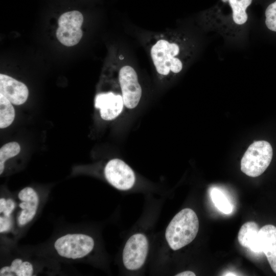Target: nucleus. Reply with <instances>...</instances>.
<instances>
[{"label":"nucleus","mask_w":276,"mask_h":276,"mask_svg":"<svg viewBox=\"0 0 276 276\" xmlns=\"http://www.w3.org/2000/svg\"><path fill=\"white\" fill-rule=\"evenodd\" d=\"M124 105L122 96L112 92L98 94L95 106L99 109L101 117L105 120H112L122 111Z\"/></svg>","instance_id":"obj_10"},{"label":"nucleus","mask_w":276,"mask_h":276,"mask_svg":"<svg viewBox=\"0 0 276 276\" xmlns=\"http://www.w3.org/2000/svg\"><path fill=\"white\" fill-rule=\"evenodd\" d=\"M272 155L269 143L265 141L255 142L248 147L242 158L241 170L250 177L259 176L270 165Z\"/></svg>","instance_id":"obj_3"},{"label":"nucleus","mask_w":276,"mask_h":276,"mask_svg":"<svg viewBox=\"0 0 276 276\" xmlns=\"http://www.w3.org/2000/svg\"><path fill=\"white\" fill-rule=\"evenodd\" d=\"M12 223L11 217L4 216L0 217V233H3L9 231L12 226Z\"/></svg>","instance_id":"obj_21"},{"label":"nucleus","mask_w":276,"mask_h":276,"mask_svg":"<svg viewBox=\"0 0 276 276\" xmlns=\"http://www.w3.org/2000/svg\"><path fill=\"white\" fill-rule=\"evenodd\" d=\"M265 15L266 27L270 30L276 32V1L268 5Z\"/></svg>","instance_id":"obj_19"},{"label":"nucleus","mask_w":276,"mask_h":276,"mask_svg":"<svg viewBox=\"0 0 276 276\" xmlns=\"http://www.w3.org/2000/svg\"><path fill=\"white\" fill-rule=\"evenodd\" d=\"M15 118V110L10 101L0 94V128L10 126Z\"/></svg>","instance_id":"obj_16"},{"label":"nucleus","mask_w":276,"mask_h":276,"mask_svg":"<svg viewBox=\"0 0 276 276\" xmlns=\"http://www.w3.org/2000/svg\"><path fill=\"white\" fill-rule=\"evenodd\" d=\"M15 207V203L13 199L11 198L6 199L4 198L0 199V213L3 214V216L11 217Z\"/></svg>","instance_id":"obj_20"},{"label":"nucleus","mask_w":276,"mask_h":276,"mask_svg":"<svg viewBox=\"0 0 276 276\" xmlns=\"http://www.w3.org/2000/svg\"><path fill=\"white\" fill-rule=\"evenodd\" d=\"M210 196L214 205L220 212L225 214L233 212V205L220 190L213 188L210 192Z\"/></svg>","instance_id":"obj_17"},{"label":"nucleus","mask_w":276,"mask_h":276,"mask_svg":"<svg viewBox=\"0 0 276 276\" xmlns=\"http://www.w3.org/2000/svg\"><path fill=\"white\" fill-rule=\"evenodd\" d=\"M94 241L90 236L83 234H68L58 238L54 248L62 257L77 259L89 254L94 247Z\"/></svg>","instance_id":"obj_4"},{"label":"nucleus","mask_w":276,"mask_h":276,"mask_svg":"<svg viewBox=\"0 0 276 276\" xmlns=\"http://www.w3.org/2000/svg\"><path fill=\"white\" fill-rule=\"evenodd\" d=\"M252 252H264L272 270L276 273V227L272 224L260 229Z\"/></svg>","instance_id":"obj_9"},{"label":"nucleus","mask_w":276,"mask_h":276,"mask_svg":"<svg viewBox=\"0 0 276 276\" xmlns=\"http://www.w3.org/2000/svg\"><path fill=\"white\" fill-rule=\"evenodd\" d=\"M259 230V226L255 222L249 221L243 224L238 235L240 244L252 251Z\"/></svg>","instance_id":"obj_13"},{"label":"nucleus","mask_w":276,"mask_h":276,"mask_svg":"<svg viewBox=\"0 0 276 276\" xmlns=\"http://www.w3.org/2000/svg\"><path fill=\"white\" fill-rule=\"evenodd\" d=\"M228 2L232 10V17L234 22L238 25L244 24L247 20L246 9L252 0H222Z\"/></svg>","instance_id":"obj_15"},{"label":"nucleus","mask_w":276,"mask_h":276,"mask_svg":"<svg viewBox=\"0 0 276 276\" xmlns=\"http://www.w3.org/2000/svg\"><path fill=\"white\" fill-rule=\"evenodd\" d=\"M119 79L124 105L129 109L135 108L142 96V88L134 69L125 65L120 70Z\"/></svg>","instance_id":"obj_8"},{"label":"nucleus","mask_w":276,"mask_h":276,"mask_svg":"<svg viewBox=\"0 0 276 276\" xmlns=\"http://www.w3.org/2000/svg\"><path fill=\"white\" fill-rule=\"evenodd\" d=\"M34 272L32 264L21 259L13 260L9 266H5L0 269L1 276H31Z\"/></svg>","instance_id":"obj_14"},{"label":"nucleus","mask_w":276,"mask_h":276,"mask_svg":"<svg viewBox=\"0 0 276 276\" xmlns=\"http://www.w3.org/2000/svg\"><path fill=\"white\" fill-rule=\"evenodd\" d=\"M21 202L19 204L21 209L17 217L19 226H23L30 222L36 215L39 198L36 191L31 187H26L18 193Z\"/></svg>","instance_id":"obj_12"},{"label":"nucleus","mask_w":276,"mask_h":276,"mask_svg":"<svg viewBox=\"0 0 276 276\" xmlns=\"http://www.w3.org/2000/svg\"><path fill=\"white\" fill-rule=\"evenodd\" d=\"M20 151L18 143L15 142H10L3 146L0 149V174L5 168V162L10 158L17 155Z\"/></svg>","instance_id":"obj_18"},{"label":"nucleus","mask_w":276,"mask_h":276,"mask_svg":"<svg viewBox=\"0 0 276 276\" xmlns=\"http://www.w3.org/2000/svg\"><path fill=\"white\" fill-rule=\"evenodd\" d=\"M0 94L10 102L19 105L24 103L29 96L27 86L8 75L0 74Z\"/></svg>","instance_id":"obj_11"},{"label":"nucleus","mask_w":276,"mask_h":276,"mask_svg":"<svg viewBox=\"0 0 276 276\" xmlns=\"http://www.w3.org/2000/svg\"><path fill=\"white\" fill-rule=\"evenodd\" d=\"M195 275L196 274H195V273L189 270L183 271L176 274V276H195Z\"/></svg>","instance_id":"obj_22"},{"label":"nucleus","mask_w":276,"mask_h":276,"mask_svg":"<svg viewBox=\"0 0 276 276\" xmlns=\"http://www.w3.org/2000/svg\"><path fill=\"white\" fill-rule=\"evenodd\" d=\"M149 244L146 237L135 234L127 240L123 252V262L128 270L140 269L144 264L148 252Z\"/></svg>","instance_id":"obj_6"},{"label":"nucleus","mask_w":276,"mask_h":276,"mask_svg":"<svg viewBox=\"0 0 276 276\" xmlns=\"http://www.w3.org/2000/svg\"><path fill=\"white\" fill-rule=\"evenodd\" d=\"M180 50L178 44L166 39L158 40L153 45L150 54L158 74L166 76L170 72L178 73L181 71L183 64L177 57Z\"/></svg>","instance_id":"obj_2"},{"label":"nucleus","mask_w":276,"mask_h":276,"mask_svg":"<svg viewBox=\"0 0 276 276\" xmlns=\"http://www.w3.org/2000/svg\"><path fill=\"white\" fill-rule=\"evenodd\" d=\"M83 22V15L78 11L63 13L58 20V27L56 32L58 40L67 47L77 44L82 37L81 27Z\"/></svg>","instance_id":"obj_5"},{"label":"nucleus","mask_w":276,"mask_h":276,"mask_svg":"<svg viewBox=\"0 0 276 276\" xmlns=\"http://www.w3.org/2000/svg\"><path fill=\"white\" fill-rule=\"evenodd\" d=\"M227 274L225 275H236V274H234L233 273H227Z\"/></svg>","instance_id":"obj_23"},{"label":"nucleus","mask_w":276,"mask_h":276,"mask_svg":"<svg viewBox=\"0 0 276 276\" xmlns=\"http://www.w3.org/2000/svg\"><path fill=\"white\" fill-rule=\"evenodd\" d=\"M106 180L120 190H127L134 185L135 177L133 171L124 161L118 158L109 160L104 169Z\"/></svg>","instance_id":"obj_7"},{"label":"nucleus","mask_w":276,"mask_h":276,"mask_svg":"<svg viewBox=\"0 0 276 276\" xmlns=\"http://www.w3.org/2000/svg\"><path fill=\"white\" fill-rule=\"evenodd\" d=\"M199 229V220L195 212L190 208L183 209L173 218L165 233L166 240L174 250L190 243Z\"/></svg>","instance_id":"obj_1"}]
</instances>
